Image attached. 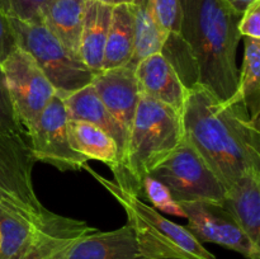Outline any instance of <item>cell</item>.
Returning a JSON list of instances; mask_svg holds the SVG:
<instances>
[{
  "instance_id": "6da1fadb",
  "label": "cell",
  "mask_w": 260,
  "mask_h": 259,
  "mask_svg": "<svg viewBox=\"0 0 260 259\" xmlns=\"http://www.w3.org/2000/svg\"><path fill=\"white\" fill-rule=\"evenodd\" d=\"M177 36L168 37L161 53L185 88L200 84L226 102L238 89L236 50L243 13L226 0H179Z\"/></svg>"
},
{
  "instance_id": "7a4b0ae2",
  "label": "cell",
  "mask_w": 260,
  "mask_h": 259,
  "mask_svg": "<svg viewBox=\"0 0 260 259\" xmlns=\"http://www.w3.org/2000/svg\"><path fill=\"white\" fill-rule=\"evenodd\" d=\"M184 139L225 189L250 170H260L259 122L241 101H220L207 88L187 89L180 113Z\"/></svg>"
},
{
  "instance_id": "3957f363",
  "label": "cell",
  "mask_w": 260,
  "mask_h": 259,
  "mask_svg": "<svg viewBox=\"0 0 260 259\" xmlns=\"http://www.w3.org/2000/svg\"><path fill=\"white\" fill-rule=\"evenodd\" d=\"M184 139L180 113L140 94L126 149L112 168L117 185L142 200V182Z\"/></svg>"
},
{
  "instance_id": "277c9868",
  "label": "cell",
  "mask_w": 260,
  "mask_h": 259,
  "mask_svg": "<svg viewBox=\"0 0 260 259\" xmlns=\"http://www.w3.org/2000/svg\"><path fill=\"white\" fill-rule=\"evenodd\" d=\"M88 170L123 207L127 222L134 226L145 254L150 259H215V255L203 246L185 226L168 220L144 200L127 192L94 172L88 164Z\"/></svg>"
},
{
  "instance_id": "5b68a950",
  "label": "cell",
  "mask_w": 260,
  "mask_h": 259,
  "mask_svg": "<svg viewBox=\"0 0 260 259\" xmlns=\"http://www.w3.org/2000/svg\"><path fill=\"white\" fill-rule=\"evenodd\" d=\"M10 22L17 46L32 56L61 98L91 83L95 73L71 55L42 22Z\"/></svg>"
},
{
  "instance_id": "8992f818",
  "label": "cell",
  "mask_w": 260,
  "mask_h": 259,
  "mask_svg": "<svg viewBox=\"0 0 260 259\" xmlns=\"http://www.w3.org/2000/svg\"><path fill=\"white\" fill-rule=\"evenodd\" d=\"M35 163L24 136L0 131V208L15 217L40 223L51 211L41 203L35 190Z\"/></svg>"
},
{
  "instance_id": "52a82bcc",
  "label": "cell",
  "mask_w": 260,
  "mask_h": 259,
  "mask_svg": "<svg viewBox=\"0 0 260 259\" xmlns=\"http://www.w3.org/2000/svg\"><path fill=\"white\" fill-rule=\"evenodd\" d=\"M149 175L162 183L177 203L222 205L225 200L222 183L185 139Z\"/></svg>"
},
{
  "instance_id": "ba28073f",
  "label": "cell",
  "mask_w": 260,
  "mask_h": 259,
  "mask_svg": "<svg viewBox=\"0 0 260 259\" xmlns=\"http://www.w3.org/2000/svg\"><path fill=\"white\" fill-rule=\"evenodd\" d=\"M0 69L15 117L27 134L55 95V89L32 56L19 47L8 55Z\"/></svg>"
},
{
  "instance_id": "9c48e42d",
  "label": "cell",
  "mask_w": 260,
  "mask_h": 259,
  "mask_svg": "<svg viewBox=\"0 0 260 259\" xmlns=\"http://www.w3.org/2000/svg\"><path fill=\"white\" fill-rule=\"evenodd\" d=\"M68 119L63 99L55 93L25 134L36 161L50 164L62 172L85 168L88 159L75 151L69 142Z\"/></svg>"
},
{
  "instance_id": "30bf717a",
  "label": "cell",
  "mask_w": 260,
  "mask_h": 259,
  "mask_svg": "<svg viewBox=\"0 0 260 259\" xmlns=\"http://www.w3.org/2000/svg\"><path fill=\"white\" fill-rule=\"evenodd\" d=\"M179 205L188 220L185 228L201 244H217L246 259H260V250L255 249L222 205L211 202H183Z\"/></svg>"
},
{
  "instance_id": "8fae6325",
  "label": "cell",
  "mask_w": 260,
  "mask_h": 259,
  "mask_svg": "<svg viewBox=\"0 0 260 259\" xmlns=\"http://www.w3.org/2000/svg\"><path fill=\"white\" fill-rule=\"evenodd\" d=\"M95 230L84 221L51 211L29 240L10 259H68L74 244Z\"/></svg>"
},
{
  "instance_id": "7c38bea8",
  "label": "cell",
  "mask_w": 260,
  "mask_h": 259,
  "mask_svg": "<svg viewBox=\"0 0 260 259\" xmlns=\"http://www.w3.org/2000/svg\"><path fill=\"white\" fill-rule=\"evenodd\" d=\"M90 84L109 113L128 134L140 98L135 69L124 65L101 70Z\"/></svg>"
},
{
  "instance_id": "4fadbf2b",
  "label": "cell",
  "mask_w": 260,
  "mask_h": 259,
  "mask_svg": "<svg viewBox=\"0 0 260 259\" xmlns=\"http://www.w3.org/2000/svg\"><path fill=\"white\" fill-rule=\"evenodd\" d=\"M139 93L182 113L187 88L177 70L161 52L154 53L137 63L135 69Z\"/></svg>"
},
{
  "instance_id": "5bb4252c",
  "label": "cell",
  "mask_w": 260,
  "mask_h": 259,
  "mask_svg": "<svg viewBox=\"0 0 260 259\" xmlns=\"http://www.w3.org/2000/svg\"><path fill=\"white\" fill-rule=\"evenodd\" d=\"M68 259H150L129 222L113 231L95 230L76 241Z\"/></svg>"
},
{
  "instance_id": "9a60e30c",
  "label": "cell",
  "mask_w": 260,
  "mask_h": 259,
  "mask_svg": "<svg viewBox=\"0 0 260 259\" xmlns=\"http://www.w3.org/2000/svg\"><path fill=\"white\" fill-rule=\"evenodd\" d=\"M222 206L260 250V170H250L231 184Z\"/></svg>"
},
{
  "instance_id": "2e32d148",
  "label": "cell",
  "mask_w": 260,
  "mask_h": 259,
  "mask_svg": "<svg viewBox=\"0 0 260 259\" xmlns=\"http://www.w3.org/2000/svg\"><path fill=\"white\" fill-rule=\"evenodd\" d=\"M62 99L68 118L94 124L107 132L116 141L119 151V160H121L124 149H126L128 134L109 113L91 84L69 94Z\"/></svg>"
},
{
  "instance_id": "e0dca14e",
  "label": "cell",
  "mask_w": 260,
  "mask_h": 259,
  "mask_svg": "<svg viewBox=\"0 0 260 259\" xmlns=\"http://www.w3.org/2000/svg\"><path fill=\"white\" fill-rule=\"evenodd\" d=\"M88 0H51L42 13V23L58 42L80 58V40Z\"/></svg>"
},
{
  "instance_id": "ac0fdd59",
  "label": "cell",
  "mask_w": 260,
  "mask_h": 259,
  "mask_svg": "<svg viewBox=\"0 0 260 259\" xmlns=\"http://www.w3.org/2000/svg\"><path fill=\"white\" fill-rule=\"evenodd\" d=\"M112 7L88 0L80 40V60L94 73L102 70Z\"/></svg>"
},
{
  "instance_id": "d6986e66",
  "label": "cell",
  "mask_w": 260,
  "mask_h": 259,
  "mask_svg": "<svg viewBox=\"0 0 260 259\" xmlns=\"http://www.w3.org/2000/svg\"><path fill=\"white\" fill-rule=\"evenodd\" d=\"M135 45V17L132 5L112 8L111 24L104 47L102 70L121 68L129 62Z\"/></svg>"
},
{
  "instance_id": "ffe728a7",
  "label": "cell",
  "mask_w": 260,
  "mask_h": 259,
  "mask_svg": "<svg viewBox=\"0 0 260 259\" xmlns=\"http://www.w3.org/2000/svg\"><path fill=\"white\" fill-rule=\"evenodd\" d=\"M68 136L71 147L88 160H98L111 169L118 163L119 151L116 141L99 127L68 119Z\"/></svg>"
},
{
  "instance_id": "44dd1931",
  "label": "cell",
  "mask_w": 260,
  "mask_h": 259,
  "mask_svg": "<svg viewBox=\"0 0 260 259\" xmlns=\"http://www.w3.org/2000/svg\"><path fill=\"white\" fill-rule=\"evenodd\" d=\"M134 53L127 65L136 69L137 63L145 57L161 52L162 46L167 41V35L157 22L151 0H144L141 4L134 7Z\"/></svg>"
},
{
  "instance_id": "7402d4cb",
  "label": "cell",
  "mask_w": 260,
  "mask_h": 259,
  "mask_svg": "<svg viewBox=\"0 0 260 259\" xmlns=\"http://www.w3.org/2000/svg\"><path fill=\"white\" fill-rule=\"evenodd\" d=\"M245 53L239 71L238 89L231 101H241L250 113L251 119L260 118V40L244 37Z\"/></svg>"
},
{
  "instance_id": "603a6c76",
  "label": "cell",
  "mask_w": 260,
  "mask_h": 259,
  "mask_svg": "<svg viewBox=\"0 0 260 259\" xmlns=\"http://www.w3.org/2000/svg\"><path fill=\"white\" fill-rule=\"evenodd\" d=\"M142 200H149L155 210L184 217L182 207L173 200L168 188L150 175H147L142 182Z\"/></svg>"
},
{
  "instance_id": "cb8c5ba5",
  "label": "cell",
  "mask_w": 260,
  "mask_h": 259,
  "mask_svg": "<svg viewBox=\"0 0 260 259\" xmlns=\"http://www.w3.org/2000/svg\"><path fill=\"white\" fill-rule=\"evenodd\" d=\"M51 0H0V10L10 19L42 22V13Z\"/></svg>"
},
{
  "instance_id": "d4e9b609",
  "label": "cell",
  "mask_w": 260,
  "mask_h": 259,
  "mask_svg": "<svg viewBox=\"0 0 260 259\" xmlns=\"http://www.w3.org/2000/svg\"><path fill=\"white\" fill-rule=\"evenodd\" d=\"M151 3L157 22L167 38L177 36L180 22L179 0H151Z\"/></svg>"
},
{
  "instance_id": "484cf974",
  "label": "cell",
  "mask_w": 260,
  "mask_h": 259,
  "mask_svg": "<svg viewBox=\"0 0 260 259\" xmlns=\"http://www.w3.org/2000/svg\"><path fill=\"white\" fill-rule=\"evenodd\" d=\"M0 131L9 132V134H18L25 137L24 130L22 128V126L18 122L17 117L14 114V109H13L12 103H10L9 95H8L7 88H5L2 69H0Z\"/></svg>"
},
{
  "instance_id": "4316f807",
  "label": "cell",
  "mask_w": 260,
  "mask_h": 259,
  "mask_svg": "<svg viewBox=\"0 0 260 259\" xmlns=\"http://www.w3.org/2000/svg\"><path fill=\"white\" fill-rule=\"evenodd\" d=\"M241 37L260 40V0H254L246 7L239 22Z\"/></svg>"
},
{
  "instance_id": "83f0119b",
  "label": "cell",
  "mask_w": 260,
  "mask_h": 259,
  "mask_svg": "<svg viewBox=\"0 0 260 259\" xmlns=\"http://www.w3.org/2000/svg\"><path fill=\"white\" fill-rule=\"evenodd\" d=\"M17 47V41H15V35L10 18H8L0 10V63Z\"/></svg>"
},
{
  "instance_id": "f1b7e54d",
  "label": "cell",
  "mask_w": 260,
  "mask_h": 259,
  "mask_svg": "<svg viewBox=\"0 0 260 259\" xmlns=\"http://www.w3.org/2000/svg\"><path fill=\"white\" fill-rule=\"evenodd\" d=\"M95 2L113 8L118 7V5H132V7H136V5L141 4L144 0H95Z\"/></svg>"
},
{
  "instance_id": "f546056e",
  "label": "cell",
  "mask_w": 260,
  "mask_h": 259,
  "mask_svg": "<svg viewBox=\"0 0 260 259\" xmlns=\"http://www.w3.org/2000/svg\"><path fill=\"white\" fill-rule=\"evenodd\" d=\"M226 2H228L231 7L235 8L238 12L243 13L244 10L246 9V7H248L250 3H253L254 0H226Z\"/></svg>"
},
{
  "instance_id": "4dcf8cb0",
  "label": "cell",
  "mask_w": 260,
  "mask_h": 259,
  "mask_svg": "<svg viewBox=\"0 0 260 259\" xmlns=\"http://www.w3.org/2000/svg\"><path fill=\"white\" fill-rule=\"evenodd\" d=\"M0 245H2V233H0Z\"/></svg>"
}]
</instances>
